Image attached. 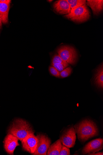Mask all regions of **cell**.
Masks as SVG:
<instances>
[{"instance_id":"cell-12","label":"cell","mask_w":103,"mask_h":155,"mask_svg":"<svg viewBox=\"0 0 103 155\" xmlns=\"http://www.w3.org/2000/svg\"><path fill=\"white\" fill-rule=\"evenodd\" d=\"M10 4H7L0 2V17L2 23L6 24L8 22V13Z\"/></svg>"},{"instance_id":"cell-11","label":"cell","mask_w":103,"mask_h":155,"mask_svg":"<svg viewBox=\"0 0 103 155\" xmlns=\"http://www.w3.org/2000/svg\"><path fill=\"white\" fill-rule=\"evenodd\" d=\"M86 4L92 9L94 15H99L103 9V1L102 0H88Z\"/></svg>"},{"instance_id":"cell-19","label":"cell","mask_w":103,"mask_h":155,"mask_svg":"<svg viewBox=\"0 0 103 155\" xmlns=\"http://www.w3.org/2000/svg\"><path fill=\"white\" fill-rule=\"evenodd\" d=\"M49 71L50 74L53 76L57 78H60V72L56 68L52 66L50 67L49 68Z\"/></svg>"},{"instance_id":"cell-1","label":"cell","mask_w":103,"mask_h":155,"mask_svg":"<svg viewBox=\"0 0 103 155\" xmlns=\"http://www.w3.org/2000/svg\"><path fill=\"white\" fill-rule=\"evenodd\" d=\"M75 128L78 139L83 142L98 134V130L96 124L90 120H83L76 125Z\"/></svg>"},{"instance_id":"cell-8","label":"cell","mask_w":103,"mask_h":155,"mask_svg":"<svg viewBox=\"0 0 103 155\" xmlns=\"http://www.w3.org/2000/svg\"><path fill=\"white\" fill-rule=\"evenodd\" d=\"M103 148V139L98 138L86 144L83 148L82 152L83 154L95 153L102 150Z\"/></svg>"},{"instance_id":"cell-24","label":"cell","mask_w":103,"mask_h":155,"mask_svg":"<svg viewBox=\"0 0 103 155\" xmlns=\"http://www.w3.org/2000/svg\"><path fill=\"white\" fill-rule=\"evenodd\" d=\"M49 1V2H52V1Z\"/></svg>"},{"instance_id":"cell-16","label":"cell","mask_w":103,"mask_h":155,"mask_svg":"<svg viewBox=\"0 0 103 155\" xmlns=\"http://www.w3.org/2000/svg\"><path fill=\"white\" fill-rule=\"evenodd\" d=\"M69 64L67 63H59L51 64L52 66L53 67L57 70L61 72L69 66Z\"/></svg>"},{"instance_id":"cell-2","label":"cell","mask_w":103,"mask_h":155,"mask_svg":"<svg viewBox=\"0 0 103 155\" xmlns=\"http://www.w3.org/2000/svg\"><path fill=\"white\" fill-rule=\"evenodd\" d=\"M34 131L29 123L21 119L14 120L10 127L8 134H11L21 141L29 135L34 134Z\"/></svg>"},{"instance_id":"cell-22","label":"cell","mask_w":103,"mask_h":155,"mask_svg":"<svg viewBox=\"0 0 103 155\" xmlns=\"http://www.w3.org/2000/svg\"><path fill=\"white\" fill-rule=\"evenodd\" d=\"M88 155H103V152H97V153H88Z\"/></svg>"},{"instance_id":"cell-13","label":"cell","mask_w":103,"mask_h":155,"mask_svg":"<svg viewBox=\"0 0 103 155\" xmlns=\"http://www.w3.org/2000/svg\"><path fill=\"white\" fill-rule=\"evenodd\" d=\"M62 143L60 139L50 146L47 151V155H60L62 147Z\"/></svg>"},{"instance_id":"cell-6","label":"cell","mask_w":103,"mask_h":155,"mask_svg":"<svg viewBox=\"0 0 103 155\" xmlns=\"http://www.w3.org/2000/svg\"><path fill=\"white\" fill-rule=\"evenodd\" d=\"M76 139V132L73 127L66 130L60 138L63 145L69 148L75 146Z\"/></svg>"},{"instance_id":"cell-9","label":"cell","mask_w":103,"mask_h":155,"mask_svg":"<svg viewBox=\"0 0 103 155\" xmlns=\"http://www.w3.org/2000/svg\"><path fill=\"white\" fill-rule=\"evenodd\" d=\"M19 139L16 137L8 134L6 137L4 141V148L6 152L10 155H13L16 147L20 145Z\"/></svg>"},{"instance_id":"cell-4","label":"cell","mask_w":103,"mask_h":155,"mask_svg":"<svg viewBox=\"0 0 103 155\" xmlns=\"http://www.w3.org/2000/svg\"><path fill=\"white\" fill-rule=\"evenodd\" d=\"M57 52L62 59L69 64L74 65L76 63L77 58V53L72 47L61 46L58 49Z\"/></svg>"},{"instance_id":"cell-7","label":"cell","mask_w":103,"mask_h":155,"mask_svg":"<svg viewBox=\"0 0 103 155\" xmlns=\"http://www.w3.org/2000/svg\"><path fill=\"white\" fill-rule=\"evenodd\" d=\"M21 142L24 150L32 154L34 152L37 147V139L34 134L29 135Z\"/></svg>"},{"instance_id":"cell-17","label":"cell","mask_w":103,"mask_h":155,"mask_svg":"<svg viewBox=\"0 0 103 155\" xmlns=\"http://www.w3.org/2000/svg\"><path fill=\"white\" fill-rule=\"evenodd\" d=\"M72 69L71 67H69L64 69L60 72V77L62 78H66L69 76L72 72Z\"/></svg>"},{"instance_id":"cell-21","label":"cell","mask_w":103,"mask_h":155,"mask_svg":"<svg viewBox=\"0 0 103 155\" xmlns=\"http://www.w3.org/2000/svg\"><path fill=\"white\" fill-rule=\"evenodd\" d=\"M11 2L10 0H0V2L7 4H10Z\"/></svg>"},{"instance_id":"cell-23","label":"cell","mask_w":103,"mask_h":155,"mask_svg":"<svg viewBox=\"0 0 103 155\" xmlns=\"http://www.w3.org/2000/svg\"><path fill=\"white\" fill-rule=\"evenodd\" d=\"M2 24L3 23H2V21L1 18V17H0V29H1V28L2 27Z\"/></svg>"},{"instance_id":"cell-5","label":"cell","mask_w":103,"mask_h":155,"mask_svg":"<svg viewBox=\"0 0 103 155\" xmlns=\"http://www.w3.org/2000/svg\"><path fill=\"white\" fill-rule=\"evenodd\" d=\"M37 143L36 149L32 154L34 155H46L51 143L50 139L46 135L39 134L36 136Z\"/></svg>"},{"instance_id":"cell-18","label":"cell","mask_w":103,"mask_h":155,"mask_svg":"<svg viewBox=\"0 0 103 155\" xmlns=\"http://www.w3.org/2000/svg\"><path fill=\"white\" fill-rule=\"evenodd\" d=\"M65 63H66V62L62 59L59 55L58 54H56L53 56L51 64Z\"/></svg>"},{"instance_id":"cell-14","label":"cell","mask_w":103,"mask_h":155,"mask_svg":"<svg viewBox=\"0 0 103 155\" xmlns=\"http://www.w3.org/2000/svg\"><path fill=\"white\" fill-rule=\"evenodd\" d=\"M95 83L98 87L103 88V64L100 65L97 70L95 77Z\"/></svg>"},{"instance_id":"cell-15","label":"cell","mask_w":103,"mask_h":155,"mask_svg":"<svg viewBox=\"0 0 103 155\" xmlns=\"http://www.w3.org/2000/svg\"><path fill=\"white\" fill-rule=\"evenodd\" d=\"M66 1L70 5V12L72 9L85 5L86 2L85 0H66Z\"/></svg>"},{"instance_id":"cell-3","label":"cell","mask_w":103,"mask_h":155,"mask_svg":"<svg viewBox=\"0 0 103 155\" xmlns=\"http://www.w3.org/2000/svg\"><path fill=\"white\" fill-rule=\"evenodd\" d=\"M64 17L73 21L82 23L89 19L90 13L85 5L72 10L69 14Z\"/></svg>"},{"instance_id":"cell-10","label":"cell","mask_w":103,"mask_h":155,"mask_svg":"<svg viewBox=\"0 0 103 155\" xmlns=\"http://www.w3.org/2000/svg\"><path fill=\"white\" fill-rule=\"evenodd\" d=\"M53 8L57 13L62 15H67L70 11V6L66 0H59L55 2Z\"/></svg>"},{"instance_id":"cell-20","label":"cell","mask_w":103,"mask_h":155,"mask_svg":"<svg viewBox=\"0 0 103 155\" xmlns=\"http://www.w3.org/2000/svg\"><path fill=\"white\" fill-rule=\"evenodd\" d=\"M70 151L69 148L63 145L60 155H69Z\"/></svg>"}]
</instances>
